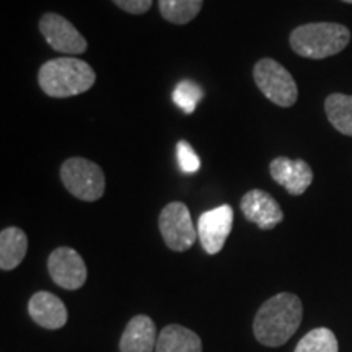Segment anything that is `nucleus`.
<instances>
[{"label": "nucleus", "mask_w": 352, "mask_h": 352, "mask_svg": "<svg viewBox=\"0 0 352 352\" xmlns=\"http://www.w3.org/2000/svg\"><path fill=\"white\" fill-rule=\"evenodd\" d=\"M302 315L300 298L289 292L277 294L259 307L253 323L254 338L264 346H283L300 327Z\"/></svg>", "instance_id": "1"}, {"label": "nucleus", "mask_w": 352, "mask_h": 352, "mask_svg": "<svg viewBox=\"0 0 352 352\" xmlns=\"http://www.w3.org/2000/svg\"><path fill=\"white\" fill-rule=\"evenodd\" d=\"M96 82L94 67L77 57L46 60L38 72L41 90L51 98H70L90 90Z\"/></svg>", "instance_id": "2"}, {"label": "nucleus", "mask_w": 352, "mask_h": 352, "mask_svg": "<svg viewBox=\"0 0 352 352\" xmlns=\"http://www.w3.org/2000/svg\"><path fill=\"white\" fill-rule=\"evenodd\" d=\"M289 41L298 56L320 60L344 51L351 41V32L344 25L320 21L297 26Z\"/></svg>", "instance_id": "3"}, {"label": "nucleus", "mask_w": 352, "mask_h": 352, "mask_svg": "<svg viewBox=\"0 0 352 352\" xmlns=\"http://www.w3.org/2000/svg\"><path fill=\"white\" fill-rule=\"evenodd\" d=\"M60 179L70 195L85 202L98 201L107 188L101 166L83 157L67 158L60 166Z\"/></svg>", "instance_id": "4"}, {"label": "nucleus", "mask_w": 352, "mask_h": 352, "mask_svg": "<svg viewBox=\"0 0 352 352\" xmlns=\"http://www.w3.org/2000/svg\"><path fill=\"white\" fill-rule=\"evenodd\" d=\"M253 78L261 94L280 108H290L298 98V88L292 74L274 59L264 57L253 69Z\"/></svg>", "instance_id": "5"}, {"label": "nucleus", "mask_w": 352, "mask_h": 352, "mask_svg": "<svg viewBox=\"0 0 352 352\" xmlns=\"http://www.w3.org/2000/svg\"><path fill=\"white\" fill-rule=\"evenodd\" d=\"M158 228L166 246L173 252H186L196 243L197 230L192 223L188 206L183 202H170L162 209L160 217H158Z\"/></svg>", "instance_id": "6"}, {"label": "nucleus", "mask_w": 352, "mask_h": 352, "mask_svg": "<svg viewBox=\"0 0 352 352\" xmlns=\"http://www.w3.org/2000/svg\"><path fill=\"white\" fill-rule=\"evenodd\" d=\"M39 32L52 50L63 54H83L88 50L83 34L59 13H44L39 20Z\"/></svg>", "instance_id": "7"}, {"label": "nucleus", "mask_w": 352, "mask_h": 352, "mask_svg": "<svg viewBox=\"0 0 352 352\" xmlns=\"http://www.w3.org/2000/svg\"><path fill=\"white\" fill-rule=\"evenodd\" d=\"M47 271L51 279L65 290L80 289L87 280L85 261L76 250L69 246H59L50 254Z\"/></svg>", "instance_id": "8"}, {"label": "nucleus", "mask_w": 352, "mask_h": 352, "mask_svg": "<svg viewBox=\"0 0 352 352\" xmlns=\"http://www.w3.org/2000/svg\"><path fill=\"white\" fill-rule=\"evenodd\" d=\"M233 209L228 204L206 210L201 214L197 222V236L202 248L208 254H217L222 252L223 245L232 232Z\"/></svg>", "instance_id": "9"}, {"label": "nucleus", "mask_w": 352, "mask_h": 352, "mask_svg": "<svg viewBox=\"0 0 352 352\" xmlns=\"http://www.w3.org/2000/svg\"><path fill=\"white\" fill-rule=\"evenodd\" d=\"M240 209L248 222L261 230H272L284 220V212L279 202L263 189H252L241 197Z\"/></svg>", "instance_id": "10"}, {"label": "nucleus", "mask_w": 352, "mask_h": 352, "mask_svg": "<svg viewBox=\"0 0 352 352\" xmlns=\"http://www.w3.org/2000/svg\"><path fill=\"white\" fill-rule=\"evenodd\" d=\"M270 173L272 179L292 196L303 195L314 182V171L302 158L292 160L287 157H276L270 164Z\"/></svg>", "instance_id": "11"}, {"label": "nucleus", "mask_w": 352, "mask_h": 352, "mask_svg": "<svg viewBox=\"0 0 352 352\" xmlns=\"http://www.w3.org/2000/svg\"><path fill=\"white\" fill-rule=\"evenodd\" d=\"M28 311L34 323L46 329L63 328L69 318L64 302L46 290L36 292L30 298Z\"/></svg>", "instance_id": "12"}, {"label": "nucleus", "mask_w": 352, "mask_h": 352, "mask_svg": "<svg viewBox=\"0 0 352 352\" xmlns=\"http://www.w3.org/2000/svg\"><path fill=\"white\" fill-rule=\"evenodd\" d=\"M157 329L151 316L135 315L122 333L120 341L121 352H155Z\"/></svg>", "instance_id": "13"}, {"label": "nucleus", "mask_w": 352, "mask_h": 352, "mask_svg": "<svg viewBox=\"0 0 352 352\" xmlns=\"http://www.w3.org/2000/svg\"><path fill=\"white\" fill-rule=\"evenodd\" d=\"M28 252V236L19 227H7L0 233V270L19 267Z\"/></svg>", "instance_id": "14"}, {"label": "nucleus", "mask_w": 352, "mask_h": 352, "mask_svg": "<svg viewBox=\"0 0 352 352\" xmlns=\"http://www.w3.org/2000/svg\"><path fill=\"white\" fill-rule=\"evenodd\" d=\"M155 352H202V342L192 329L168 324L158 334Z\"/></svg>", "instance_id": "15"}, {"label": "nucleus", "mask_w": 352, "mask_h": 352, "mask_svg": "<svg viewBox=\"0 0 352 352\" xmlns=\"http://www.w3.org/2000/svg\"><path fill=\"white\" fill-rule=\"evenodd\" d=\"M324 111L334 129L352 138V95H329L324 101Z\"/></svg>", "instance_id": "16"}, {"label": "nucleus", "mask_w": 352, "mask_h": 352, "mask_svg": "<svg viewBox=\"0 0 352 352\" xmlns=\"http://www.w3.org/2000/svg\"><path fill=\"white\" fill-rule=\"evenodd\" d=\"M204 0H158V10L166 21L186 25L199 15Z\"/></svg>", "instance_id": "17"}, {"label": "nucleus", "mask_w": 352, "mask_h": 352, "mask_svg": "<svg viewBox=\"0 0 352 352\" xmlns=\"http://www.w3.org/2000/svg\"><path fill=\"white\" fill-rule=\"evenodd\" d=\"M294 352H338V340L328 328H315L298 341Z\"/></svg>", "instance_id": "18"}, {"label": "nucleus", "mask_w": 352, "mask_h": 352, "mask_svg": "<svg viewBox=\"0 0 352 352\" xmlns=\"http://www.w3.org/2000/svg\"><path fill=\"white\" fill-rule=\"evenodd\" d=\"M204 96L202 88L192 80H182L176 85L173 91V101L178 108H182L186 114L195 113L199 101Z\"/></svg>", "instance_id": "19"}, {"label": "nucleus", "mask_w": 352, "mask_h": 352, "mask_svg": "<svg viewBox=\"0 0 352 352\" xmlns=\"http://www.w3.org/2000/svg\"><path fill=\"white\" fill-rule=\"evenodd\" d=\"M176 157H178L179 168L184 173H196L201 168L199 157H197L195 148L191 147V144L186 142V140H179L178 145H176Z\"/></svg>", "instance_id": "20"}, {"label": "nucleus", "mask_w": 352, "mask_h": 352, "mask_svg": "<svg viewBox=\"0 0 352 352\" xmlns=\"http://www.w3.org/2000/svg\"><path fill=\"white\" fill-rule=\"evenodd\" d=\"M111 2L132 15H142L152 7V0H111Z\"/></svg>", "instance_id": "21"}, {"label": "nucleus", "mask_w": 352, "mask_h": 352, "mask_svg": "<svg viewBox=\"0 0 352 352\" xmlns=\"http://www.w3.org/2000/svg\"><path fill=\"white\" fill-rule=\"evenodd\" d=\"M342 2H346V3H352V0H342Z\"/></svg>", "instance_id": "22"}]
</instances>
